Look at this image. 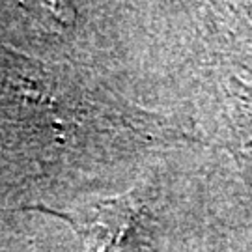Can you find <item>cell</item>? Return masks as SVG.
Here are the masks:
<instances>
[{"label":"cell","instance_id":"cell-1","mask_svg":"<svg viewBox=\"0 0 252 252\" xmlns=\"http://www.w3.org/2000/svg\"><path fill=\"white\" fill-rule=\"evenodd\" d=\"M65 220L79 234L82 252H131L133 232L138 219L135 194H122L71 209L30 207Z\"/></svg>","mask_w":252,"mask_h":252}]
</instances>
